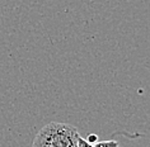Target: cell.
Listing matches in <instances>:
<instances>
[{"mask_svg": "<svg viewBox=\"0 0 150 147\" xmlns=\"http://www.w3.org/2000/svg\"><path fill=\"white\" fill-rule=\"evenodd\" d=\"M80 134L71 124L48 123L37 133L33 147H78Z\"/></svg>", "mask_w": 150, "mask_h": 147, "instance_id": "cell-1", "label": "cell"}, {"mask_svg": "<svg viewBox=\"0 0 150 147\" xmlns=\"http://www.w3.org/2000/svg\"><path fill=\"white\" fill-rule=\"evenodd\" d=\"M96 147H102V146H118L117 141H103V142H96Z\"/></svg>", "mask_w": 150, "mask_h": 147, "instance_id": "cell-2", "label": "cell"}, {"mask_svg": "<svg viewBox=\"0 0 150 147\" xmlns=\"http://www.w3.org/2000/svg\"><path fill=\"white\" fill-rule=\"evenodd\" d=\"M97 139H98V136H97V134H89V137L87 138V141H88V143L91 146H94V143L97 142Z\"/></svg>", "mask_w": 150, "mask_h": 147, "instance_id": "cell-3", "label": "cell"}]
</instances>
